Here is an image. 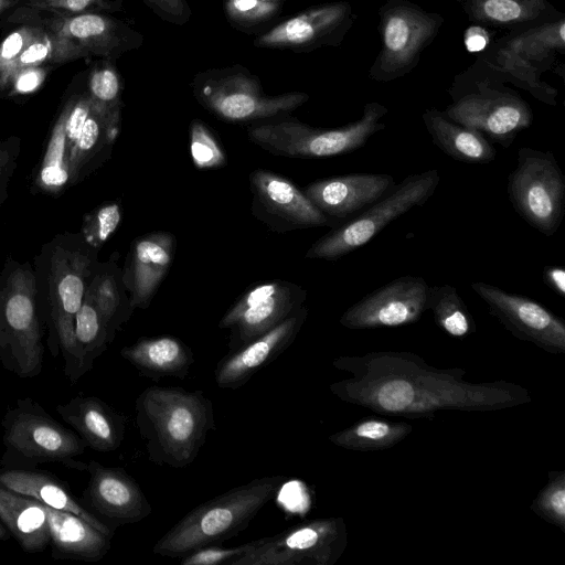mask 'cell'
<instances>
[{
	"label": "cell",
	"instance_id": "obj_55",
	"mask_svg": "<svg viewBox=\"0 0 565 565\" xmlns=\"http://www.w3.org/2000/svg\"><path fill=\"white\" fill-rule=\"evenodd\" d=\"M456 1H458V2H460V3H461V2H462V1H465V0H456Z\"/></svg>",
	"mask_w": 565,
	"mask_h": 565
},
{
	"label": "cell",
	"instance_id": "obj_9",
	"mask_svg": "<svg viewBox=\"0 0 565 565\" xmlns=\"http://www.w3.org/2000/svg\"><path fill=\"white\" fill-rule=\"evenodd\" d=\"M191 88L202 107L232 122L286 115L309 99L303 92L265 94L259 78L241 64L200 71L193 76Z\"/></svg>",
	"mask_w": 565,
	"mask_h": 565
},
{
	"label": "cell",
	"instance_id": "obj_30",
	"mask_svg": "<svg viewBox=\"0 0 565 565\" xmlns=\"http://www.w3.org/2000/svg\"><path fill=\"white\" fill-rule=\"evenodd\" d=\"M0 521L28 553L50 545V530L42 504L0 484Z\"/></svg>",
	"mask_w": 565,
	"mask_h": 565
},
{
	"label": "cell",
	"instance_id": "obj_24",
	"mask_svg": "<svg viewBox=\"0 0 565 565\" xmlns=\"http://www.w3.org/2000/svg\"><path fill=\"white\" fill-rule=\"evenodd\" d=\"M177 239L169 232H152L136 238L128 252L122 280L132 310L147 309L167 275Z\"/></svg>",
	"mask_w": 565,
	"mask_h": 565
},
{
	"label": "cell",
	"instance_id": "obj_20",
	"mask_svg": "<svg viewBox=\"0 0 565 565\" xmlns=\"http://www.w3.org/2000/svg\"><path fill=\"white\" fill-rule=\"evenodd\" d=\"M489 52L505 64L519 78L537 83L541 73L565 53V15L559 14L501 39Z\"/></svg>",
	"mask_w": 565,
	"mask_h": 565
},
{
	"label": "cell",
	"instance_id": "obj_2",
	"mask_svg": "<svg viewBox=\"0 0 565 565\" xmlns=\"http://www.w3.org/2000/svg\"><path fill=\"white\" fill-rule=\"evenodd\" d=\"M98 250L81 233L64 232L44 243L34 257L38 309L53 358L72 361L75 317L98 264Z\"/></svg>",
	"mask_w": 565,
	"mask_h": 565
},
{
	"label": "cell",
	"instance_id": "obj_44",
	"mask_svg": "<svg viewBox=\"0 0 565 565\" xmlns=\"http://www.w3.org/2000/svg\"><path fill=\"white\" fill-rule=\"evenodd\" d=\"M19 6L57 17L88 12L111 13L122 10L121 0H21Z\"/></svg>",
	"mask_w": 565,
	"mask_h": 565
},
{
	"label": "cell",
	"instance_id": "obj_15",
	"mask_svg": "<svg viewBox=\"0 0 565 565\" xmlns=\"http://www.w3.org/2000/svg\"><path fill=\"white\" fill-rule=\"evenodd\" d=\"M306 297L303 288L285 280L250 287L218 323L221 329H231L230 350H237L276 327L301 308Z\"/></svg>",
	"mask_w": 565,
	"mask_h": 565
},
{
	"label": "cell",
	"instance_id": "obj_8",
	"mask_svg": "<svg viewBox=\"0 0 565 565\" xmlns=\"http://www.w3.org/2000/svg\"><path fill=\"white\" fill-rule=\"evenodd\" d=\"M388 109L370 102L362 116L337 128H317L295 118L271 120L248 127L247 136L260 148L291 158H326L347 154L362 148L376 132L385 129L381 119Z\"/></svg>",
	"mask_w": 565,
	"mask_h": 565
},
{
	"label": "cell",
	"instance_id": "obj_17",
	"mask_svg": "<svg viewBox=\"0 0 565 565\" xmlns=\"http://www.w3.org/2000/svg\"><path fill=\"white\" fill-rule=\"evenodd\" d=\"M489 312L515 338L551 354L565 353V322L540 302L488 282L471 284Z\"/></svg>",
	"mask_w": 565,
	"mask_h": 565
},
{
	"label": "cell",
	"instance_id": "obj_40",
	"mask_svg": "<svg viewBox=\"0 0 565 565\" xmlns=\"http://www.w3.org/2000/svg\"><path fill=\"white\" fill-rule=\"evenodd\" d=\"M223 11L234 29L253 33L277 19L282 4L262 0H224Z\"/></svg>",
	"mask_w": 565,
	"mask_h": 565
},
{
	"label": "cell",
	"instance_id": "obj_28",
	"mask_svg": "<svg viewBox=\"0 0 565 565\" xmlns=\"http://www.w3.org/2000/svg\"><path fill=\"white\" fill-rule=\"evenodd\" d=\"M120 355L140 374L151 379H184L194 362L192 350L172 335L140 338L124 347Z\"/></svg>",
	"mask_w": 565,
	"mask_h": 565
},
{
	"label": "cell",
	"instance_id": "obj_26",
	"mask_svg": "<svg viewBox=\"0 0 565 565\" xmlns=\"http://www.w3.org/2000/svg\"><path fill=\"white\" fill-rule=\"evenodd\" d=\"M42 508L47 518L53 558L97 562L110 550L111 537L82 518L44 504Z\"/></svg>",
	"mask_w": 565,
	"mask_h": 565
},
{
	"label": "cell",
	"instance_id": "obj_11",
	"mask_svg": "<svg viewBox=\"0 0 565 565\" xmlns=\"http://www.w3.org/2000/svg\"><path fill=\"white\" fill-rule=\"evenodd\" d=\"M444 17L409 0H387L379 9L381 49L369 70L375 82H392L411 73L435 40Z\"/></svg>",
	"mask_w": 565,
	"mask_h": 565
},
{
	"label": "cell",
	"instance_id": "obj_29",
	"mask_svg": "<svg viewBox=\"0 0 565 565\" xmlns=\"http://www.w3.org/2000/svg\"><path fill=\"white\" fill-rule=\"evenodd\" d=\"M423 122L435 146L448 157L466 163H489L497 150L483 134L456 122L444 110L428 108L422 115Z\"/></svg>",
	"mask_w": 565,
	"mask_h": 565
},
{
	"label": "cell",
	"instance_id": "obj_54",
	"mask_svg": "<svg viewBox=\"0 0 565 565\" xmlns=\"http://www.w3.org/2000/svg\"><path fill=\"white\" fill-rule=\"evenodd\" d=\"M262 1H266V2H274V3H281V4H284V2H285L286 0H262Z\"/></svg>",
	"mask_w": 565,
	"mask_h": 565
},
{
	"label": "cell",
	"instance_id": "obj_52",
	"mask_svg": "<svg viewBox=\"0 0 565 565\" xmlns=\"http://www.w3.org/2000/svg\"><path fill=\"white\" fill-rule=\"evenodd\" d=\"M9 184H10V181H6L0 184V207L9 198Z\"/></svg>",
	"mask_w": 565,
	"mask_h": 565
},
{
	"label": "cell",
	"instance_id": "obj_46",
	"mask_svg": "<svg viewBox=\"0 0 565 565\" xmlns=\"http://www.w3.org/2000/svg\"><path fill=\"white\" fill-rule=\"evenodd\" d=\"M50 65L26 67L18 71L6 93L9 98L26 96L38 90L44 83Z\"/></svg>",
	"mask_w": 565,
	"mask_h": 565
},
{
	"label": "cell",
	"instance_id": "obj_42",
	"mask_svg": "<svg viewBox=\"0 0 565 565\" xmlns=\"http://www.w3.org/2000/svg\"><path fill=\"white\" fill-rule=\"evenodd\" d=\"M121 218L122 211L119 203H104L84 215L79 233L90 247L99 252L117 231Z\"/></svg>",
	"mask_w": 565,
	"mask_h": 565
},
{
	"label": "cell",
	"instance_id": "obj_22",
	"mask_svg": "<svg viewBox=\"0 0 565 565\" xmlns=\"http://www.w3.org/2000/svg\"><path fill=\"white\" fill-rule=\"evenodd\" d=\"M307 316L308 309L302 306L273 329L222 358L214 371L216 385L222 390H237L246 384L290 347Z\"/></svg>",
	"mask_w": 565,
	"mask_h": 565
},
{
	"label": "cell",
	"instance_id": "obj_7",
	"mask_svg": "<svg viewBox=\"0 0 565 565\" xmlns=\"http://www.w3.org/2000/svg\"><path fill=\"white\" fill-rule=\"evenodd\" d=\"M478 71L458 75L449 89L451 104L445 114L461 125L483 134L491 142L508 148L533 122V110L525 99L504 83Z\"/></svg>",
	"mask_w": 565,
	"mask_h": 565
},
{
	"label": "cell",
	"instance_id": "obj_38",
	"mask_svg": "<svg viewBox=\"0 0 565 565\" xmlns=\"http://www.w3.org/2000/svg\"><path fill=\"white\" fill-rule=\"evenodd\" d=\"M8 21L15 25L0 43V95H6L10 86L15 61L44 28L41 13L20 6Z\"/></svg>",
	"mask_w": 565,
	"mask_h": 565
},
{
	"label": "cell",
	"instance_id": "obj_13",
	"mask_svg": "<svg viewBox=\"0 0 565 565\" xmlns=\"http://www.w3.org/2000/svg\"><path fill=\"white\" fill-rule=\"evenodd\" d=\"M347 545L343 518L313 519L248 542L230 565H334Z\"/></svg>",
	"mask_w": 565,
	"mask_h": 565
},
{
	"label": "cell",
	"instance_id": "obj_10",
	"mask_svg": "<svg viewBox=\"0 0 565 565\" xmlns=\"http://www.w3.org/2000/svg\"><path fill=\"white\" fill-rule=\"evenodd\" d=\"M439 182L436 169L407 175L359 214L333 226L311 245L306 258L335 260L366 245L390 223L426 203Z\"/></svg>",
	"mask_w": 565,
	"mask_h": 565
},
{
	"label": "cell",
	"instance_id": "obj_12",
	"mask_svg": "<svg viewBox=\"0 0 565 565\" xmlns=\"http://www.w3.org/2000/svg\"><path fill=\"white\" fill-rule=\"evenodd\" d=\"M508 195L530 226L545 236L555 234L565 215V178L554 154L519 148L516 166L508 177Z\"/></svg>",
	"mask_w": 565,
	"mask_h": 565
},
{
	"label": "cell",
	"instance_id": "obj_14",
	"mask_svg": "<svg viewBox=\"0 0 565 565\" xmlns=\"http://www.w3.org/2000/svg\"><path fill=\"white\" fill-rule=\"evenodd\" d=\"M42 18L53 38L52 65L89 56L116 61L145 41L139 31L109 13Z\"/></svg>",
	"mask_w": 565,
	"mask_h": 565
},
{
	"label": "cell",
	"instance_id": "obj_21",
	"mask_svg": "<svg viewBox=\"0 0 565 565\" xmlns=\"http://www.w3.org/2000/svg\"><path fill=\"white\" fill-rule=\"evenodd\" d=\"M254 207L262 220L276 228L337 226L290 180L273 171L258 169L249 175Z\"/></svg>",
	"mask_w": 565,
	"mask_h": 565
},
{
	"label": "cell",
	"instance_id": "obj_18",
	"mask_svg": "<svg viewBox=\"0 0 565 565\" xmlns=\"http://www.w3.org/2000/svg\"><path fill=\"white\" fill-rule=\"evenodd\" d=\"M429 287L423 277H397L349 307L340 323L352 330L415 323L427 311Z\"/></svg>",
	"mask_w": 565,
	"mask_h": 565
},
{
	"label": "cell",
	"instance_id": "obj_56",
	"mask_svg": "<svg viewBox=\"0 0 565 565\" xmlns=\"http://www.w3.org/2000/svg\"><path fill=\"white\" fill-rule=\"evenodd\" d=\"M0 143H1V140H0Z\"/></svg>",
	"mask_w": 565,
	"mask_h": 565
},
{
	"label": "cell",
	"instance_id": "obj_1",
	"mask_svg": "<svg viewBox=\"0 0 565 565\" xmlns=\"http://www.w3.org/2000/svg\"><path fill=\"white\" fill-rule=\"evenodd\" d=\"M332 365L350 374L329 386L334 396L386 416L431 418L439 411L489 412L532 402L531 392L519 384L471 383L466 370L438 369L407 351L340 355Z\"/></svg>",
	"mask_w": 565,
	"mask_h": 565
},
{
	"label": "cell",
	"instance_id": "obj_39",
	"mask_svg": "<svg viewBox=\"0 0 565 565\" xmlns=\"http://www.w3.org/2000/svg\"><path fill=\"white\" fill-rule=\"evenodd\" d=\"M427 310L436 324L448 335L462 339L476 331V323L466 302L454 286L429 287Z\"/></svg>",
	"mask_w": 565,
	"mask_h": 565
},
{
	"label": "cell",
	"instance_id": "obj_36",
	"mask_svg": "<svg viewBox=\"0 0 565 565\" xmlns=\"http://www.w3.org/2000/svg\"><path fill=\"white\" fill-rule=\"evenodd\" d=\"M413 426L405 422L366 418L328 437L334 446L353 451H377L394 447L405 439Z\"/></svg>",
	"mask_w": 565,
	"mask_h": 565
},
{
	"label": "cell",
	"instance_id": "obj_43",
	"mask_svg": "<svg viewBox=\"0 0 565 565\" xmlns=\"http://www.w3.org/2000/svg\"><path fill=\"white\" fill-rule=\"evenodd\" d=\"M190 153L198 169H215L226 164V153L214 132L200 119L189 128Z\"/></svg>",
	"mask_w": 565,
	"mask_h": 565
},
{
	"label": "cell",
	"instance_id": "obj_47",
	"mask_svg": "<svg viewBox=\"0 0 565 565\" xmlns=\"http://www.w3.org/2000/svg\"><path fill=\"white\" fill-rule=\"evenodd\" d=\"M161 20L182 26L192 15L188 0H141Z\"/></svg>",
	"mask_w": 565,
	"mask_h": 565
},
{
	"label": "cell",
	"instance_id": "obj_16",
	"mask_svg": "<svg viewBox=\"0 0 565 565\" xmlns=\"http://www.w3.org/2000/svg\"><path fill=\"white\" fill-rule=\"evenodd\" d=\"M358 15L348 1L309 7L259 33L253 44L259 49L307 53L324 46H339Z\"/></svg>",
	"mask_w": 565,
	"mask_h": 565
},
{
	"label": "cell",
	"instance_id": "obj_6",
	"mask_svg": "<svg viewBox=\"0 0 565 565\" xmlns=\"http://www.w3.org/2000/svg\"><path fill=\"white\" fill-rule=\"evenodd\" d=\"M4 452L2 468L35 469L39 465L58 462L71 468L86 469L75 461L87 445L73 430L54 419L31 397L18 398L8 407L1 420Z\"/></svg>",
	"mask_w": 565,
	"mask_h": 565
},
{
	"label": "cell",
	"instance_id": "obj_51",
	"mask_svg": "<svg viewBox=\"0 0 565 565\" xmlns=\"http://www.w3.org/2000/svg\"><path fill=\"white\" fill-rule=\"evenodd\" d=\"M21 0H0V18L9 9H14L20 4Z\"/></svg>",
	"mask_w": 565,
	"mask_h": 565
},
{
	"label": "cell",
	"instance_id": "obj_48",
	"mask_svg": "<svg viewBox=\"0 0 565 565\" xmlns=\"http://www.w3.org/2000/svg\"><path fill=\"white\" fill-rule=\"evenodd\" d=\"M21 150V140L17 136L8 137L0 143V184L11 181L18 167Z\"/></svg>",
	"mask_w": 565,
	"mask_h": 565
},
{
	"label": "cell",
	"instance_id": "obj_4",
	"mask_svg": "<svg viewBox=\"0 0 565 565\" xmlns=\"http://www.w3.org/2000/svg\"><path fill=\"white\" fill-rule=\"evenodd\" d=\"M286 476H265L207 500L182 516L153 545L166 557L222 543L245 531L286 482Z\"/></svg>",
	"mask_w": 565,
	"mask_h": 565
},
{
	"label": "cell",
	"instance_id": "obj_5",
	"mask_svg": "<svg viewBox=\"0 0 565 565\" xmlns=\"http://www.w3.org/2000/svg\"><path fill=\"white\" fill-rule=\"evenodd\" d=\"M45 328L35 297L33 267L8 256L0 271V362L22 379L43 370Z\"/></svg>",
	"mask_w": 565,
	"mask_h": 565
},
{
	"label": "cell",
	"instance_id": "obj_23",
	"mask_svg": "<svg viewBox=\"0 0 565 565\" xmlns=\"http://www.w3.org/2000/svg\"><path fill=\"white\" fill-rule=\"evenodd\" d=\"M395 181L387 173L355 172L309 183L308 199L338 225L385 195Z\"/></svg>",
	"mask_w": 565,
	"mask_h": 565
},
{
	"label": "cell",
	"instance_id": "obj_19",
	"mask_svg": "<svg viewBox=\"0 0 565 565\" xmlns=\"http://www.w3.org/2000/svg\"><path fill=\"white\" fill-rule=\"evenodd\" d=\"M89 479L82 504L114 532L118 526L138 523L152 512L139 483L122 468L106 467L89 460Z\"/></svg>",
	"mask_w": 565,
	"mask_h": 565
},
{
	"label": "cell",
	"instance_id": "obj_41",
	"mask_svg": "<svg viewBox=\"0 0 565 565\" xmlns=\"http://www.w3.org/2000/svg\"><path fill=\"white\" fill-rule=\"evenodd\" d=\"M547 483L532 501L530 509L545 522L565 532V470L547 473Z\"/></svg>",
	"mask_w": 565,
	"mask_h": 565
},
{
	"label": "cell",
	"instance_id": "obj_35",
	"mask_svg": "<svg viewBox=\"0 0 565 565\" xmlns=\"http://www.w3.org/2000/svg\"><path fill=\"white\" fill-rule=\"evenodd\" d=\"M86 292L102 316L110 339L114 340L134 311L122 280V269L118 267L114 257L98 262Z\"/></svg>",
	"mask_w": 565,
	"mask_h": 565
},
{
	"label": "cell",
	"instance_id": "obj_27",
	"mask_svg": "<svg viewBox=\"0 0 565 565\" xmlns=\"http://www.w3.org/2000/svg\"><path fill=\"white\" fill-rule=\"evenodd\" d=\"M0 484L29 497L49 508L67 511L82 518L100 532L113 537L114 531L90 513L65 483L55 476L35 469L0 470Z\"/></svg>",
	"mask_w": 565,
	"mask_h": 565
},
{
	"label": "cell",
	"instance_id": "obj_45",
	"mask_svg": "<svg viewBox=\"0 0 565 565\" xmlns=\"http://www.w3.org/2000/svg\"><path fill=\"white\" fill-rule=\"evenodd\" d=\"M248 548V542L236 547L203 546L196 548L181 559L182 565H217L231 564Z\"/></svg>",
	"mask_w": 565,
	"mask_h": 565
},
{
	"label": "cell",
	"instance_id": "obj_25",
	"mask_svg": "<svg viewBox=\"0 0 565 565\" xmlns=\"http://www.w3.org/2000/svg\"><path fill=\"white\" fill-rule=\"evenodd\" d=\"M56 412L96 451H114L124 441L125 416L96 396L77 395L58 404Z\"/></svg>",
	"mask_w": 565,
	"mask_h": 565
},
{
	"label": "cell",
	"instance_id": "obj_31",
	"mask_svg": "<svg viewBox=\"0 0 565 565\" xmlns=\"http://www.w3.org/2000/svg\"><path fill=\"white\" fill-rule=\"evenodd\" d=\"M469 21L504 29L532 26L562 14L551 0H465Z\"/></svg>",
	"mask_w": 565,
	"mask_h": 565
},
{
	"label": "cell",
	"instance_id": "obj_33",
	"mask_svg": "<svg viewBox=\"0 0 565 565\" xmlns=\"http://www.w3.org/2000/svg\"><path fill=\"white\" fill-rule=\"evenodd\" d=\"M111 341L102 316L86 292L75 317L73 356L71 364L63 370L65 376L73 383L77 382L92 370L94 361Z\"/></svg>",
	"mask_w": 565,
	"mask_h": 565
},
{
	"label": "cell",
	"instance_id": "obj_37",
	"mask_svg": "<svg viewBox=\"0 0 565 565\" xmlns=\"http://www.w3.org/2000/svg\"><path fill=\"white\" fill-rule=\"evenodd\" d=\"M116 61L99 58L89 68L85 87L90 106L110 125L120 128L122 78Z\"/></svg>",
	"mask_w": 565,
	"mask_h": 565
},
{
	"label": "cell",
	"instance_id": "obj_32",
	"mask_svg": "<svg viewBox=\"0 0 565 565\" xmlns=\"http://www.w3.org/2000/svg\"><path fill=\"white\" fill-rule=\"evenodd\" d=\"M120 128L90 106L89 115L68 157V188L83 182L109 156Z\"/></svg>",
	"mask_w": 565,
	"mask_h": 565
},
{
	"label": "cell",
	"instance_id": "obj_50",
	"mask_svg": "<svg viewBox=\"0 0 565 565\" xmlns=\"http://www.w3.org/2000/svg\"><path fill=\"white\" fill-rule=\"evenodd\" d=\"M543 281L556 295L565 297V269L562 266H545Z\"/></svg>",
	"mask_w": 565,
	"mask_h": 565
},
{
	"label": "cell",
	"instance_id": "obj_53",
	"mask_svg": "<svg viewBox=\"0 0 565 565\" xmlns=\"http://www.w3.org/2000/svg\"><path fill=\"white\" fill-rule=\"evenodd\" d=\"M9 535H10L9 531L7 530L4 524L0 521V541L8 540Z\"/></svg>",
	"mask_w": 565,
	"mask_h": 565
},
{
	"label": "cell",
	"instance_id": "obj_34",
	"mask_svg": "<svg viewBox=\"0 0 565 565\" xmlns=\"http://www.w3.org/2000/svg\"><path fill=\"white\" fill-rule=\"evenodd\" d=\"M67 103L50 129L41 159L32 173L31 192L60 196L68 189V151L66 143Z\"/></svg>",
	"mask_w": 565,
	"mask_h": 565
},
{
	"label": "cell",
	"instance_id": "obj_49",
	"mask_svg": "<svg viewBox=\"0 0 565 565\" xmlns=\"http://www.w3.org/2000/svg\"><path fill=\"white\" fill-rule=\"evenodd\" d=\"M491 33L481 24L475 23L466 29L463 44L469 53H482L490 46Z\"/></svg>",
	"mask_w": 565,
	"mask_h": 565
},
{
	"label": "cell",
	"instance_id": "obj_3",
	"mask_svg": "<svg viewBox=\"0 0 565 565\" xmlns=\"http://www.w3.org/2000/svg\"><path fill=\"white\" fill-rule=\"evenodd\" d=\"M135 419L149 461L175 469L191 465L216 428L212 401L183 387L145 388L135 401Z\"/></svg>",
	"mask_w": 565,
	"mask_h": 565
}]
</instances>
